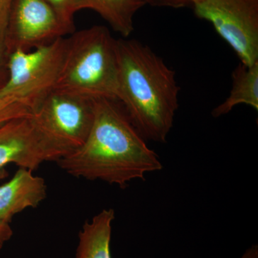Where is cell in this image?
Here are the masks:
<instances>
[{"label":"cell","mask_w":258,"mask_h":258,"mask_svg":"<svg viewBox=\"0 0 258 258\" xmlns=\"http://www.w3.org/2000/svg\"><path fill=\"white\" fill-rule=\"evenodd\" d=\"M84 9L92 10L126 38L134 31V18L145 6L141 0H83Z\"/></svg>","instance_id":"7c38bea8"},{"label":"cell","mask_w":258,"mask_h":258,"mask_svg":"<svg viewBox=\"0 0 258 258\" xmlns=\"http://www.w3.org/2000/svg\"><path fill=\"white\" fill-rule=\"evenodd\" d=\"M53 8L61 20L68 27L76 31L74 16L76 13L84 10L83 0H45Z\"/></svg>","instance_id":"5bb4252c"},{"label":"cell","mask_w":258,"mask_h":258,"mask_svg":"<svg viewBox=\"0 0 258 258\" xmlns=\"http://www.w3.org/2000/svg\"><path fill=\"white\" fill-rule=\"evenodd\" d=\"M66 49V37H61L32 50L10 52L8 78L0 93L26 101L34 111L55 88Z\"/></svg>","instance_id":"277c9868"},{"label":"cell","mask_w":258,"mask_h":258,"mask_svg":"<svg viewBox=\"0 0 258 258\" xmlns=\"http://www.w3.org/2000/svg\"><path fill=\"white\" fill-rule=\"evenodd\" d=\"M54 90L91 99L118 101L117 40L108 28L94 25L66 37L63 62Z\"/></svg>","instance_id":"3957f363"},{"label":"cell","mask_w":258,"mask_h":258,"mask_svg":"<svg viewBox=\"0 0 258 258\" xmlns=\"http://www.w3.org/2000/svg\"><path fill=\"white\" fill-rule=\"evenodd\" d=\"M13 230L10 223L0 222V249L3 248L5 242L11 238Z\"/></svg>","instance_id":"e0dca14e"},{"label":"cell","mask_w":258,"mask_h":258,"mask_svg":"<svg viewBox=\"0 0 258 258\" xmlns=\"http://www.w3.org/2000/svg\"><path fill=\"white\" fill-rule=\"evenodd\" d=\"M74 32L45 0H15L4 42L9 53L30 51Z\"/></svg>","instance_id":"ba28073f"},{"label":"cell","mask_w":258,"mask_h":258,"mask_svg":"<svg viewBox=\"0 0 258 258\" xmlns=\"http://www.w3.org/2000/svg\"><path fill=\"white\" fill-rule=\"evenodd\" d=\"M198 0H162L163 6L171 7V8H182V7L193 5Z\"/></svg>","instance_id":"ac0fdd59"},{"label":"cell","mask_w":258,"mask_h":258,"mask_svg":"<svg viewBox=\"0 0 258 258\" xmlns=\"http://www.w3.org/2000/svg\"><path fill=\"white\" fill-rule=\"evenodd\" d=\"M192 6L197 17L213 25L241 63L258 62V0H198Z\"/></svg>","instance_id":"5b68a950"},{"label":"cell","mask_w":258,"mask_h":258,"mask_svg":"<svg viewBox=\"0 0 258 258\" xmlns=\"http://www.w3.org/2000/svg\"><path fill=\"white\" fill-rule=\"evenodd\" d=\"M114 219V210L108 209L84 224L79 233L76 258H111L110 242Z\"/></svg>","instance_id":"30bf717a"},{"label":"cell","mask_w":258,"mask_h":258,"mask_svg":"<svg viewBox=\"0 0 258 258\" xmlns=\"http://www.w3.org/2000/svg\"><path fill=\"white\" fill-rule=\"evenodd\" d=\"M20 168L10 181L0 186V222L10 223L17 214L36 208L47 198L45 180Z\"/></svg>","instance_id":"9c48e42d"},{"label":"cell","mask_w":258,"mask_h":258,"mask_svg":"<svg viewBox=\"0 0 258 258\" xmlns=\"http://www.w3.org/2000/svg\"><path fill=\"white\" fill-rule=\"evenodd\" d=\"M146 5H149L151 6H163L162 0H141Z\"/></svg>","instance_id":"ffe728a7"},{"label":"cell","mask_w":258,"mask_h":258,"mask_svg":"<svg viewBox=\"0 0 258 258\" xmlns=\"http://www.w3.org/2000/svg\"><path fill=\"white\" fill-rule=\"evenodd\" d=\"M42 128L32 115L0 125V169L10 164L34 171L70 153Z\"/></svg>","instance_id":"52a82bcc"},{"label":"cell","mask_w":258,"mask_h":258,"mask_svg":"<svg viewBox=\"0 0 258 258\" xmlns=\"http://www.w3.org/2000/svg\"><path fill=\"white\" fill-rule=\"evenodd\" d=\"M240 258H258V247L257 245H252L249 247Z\"/></svg>","instance_id":"d6986e66"},{"label":"cell","mask_w":258,"mask_h":258,"mask_svg":"<svg viewBox=\"0 0 258 258\" xmlns=\"http://www.w3.org/2000/svg\"><path fill=\"white\" fill-rule=\"evenodd\" d=\"M230 96L212 111L217 118L227 114L237 105L246 104L258 110V62L247 66L240 63L232 72Z\"/></svg>","instance_id":"8fae6325"},{"label":"cell","mask_w":258,"mask_h":258,"mask_svg":"<svg viewBox=\"0 0 258 258\" xmlns=\"http://www.w3.org/2000/svg\"><path fill=\"white\" fill-rule=\"evenodd\" d=\"M15 0H0V42L4 41L5 33Z\"/></svg>","instance_id":"9a60e30c"},{"label":"cell","mask_w":258,"mask_h":258,"mask_svg":"<svg viewBox=\"0 0 258 258\" xmlns=\"http://www.w3.org/2000/svg\"><path fill=\"white\" fill-rule=\"evenodd\" d=\"M9 54L4 41L0 42V89L4 86L8 80Z\"/></svg>","instance_id":"2e32d148"},{"label":"cell","mask_w":258,"mask_h":258,"mask_svg":"<svg viewBox=\"0 0 258 258\" xmlns=\"http://www.w3.org/2000/svg\"><path fill=\"white\" fill-rule=\"evenodd\" d=\"M94 118L86 142L56 163L70 175L124 188L134 180L161 171L157 153L136 128L121 103L95 98Z\"/></svg>","instance_id":"6da1fadb"},{"label":"cell","mask_w":258,"mask_h":258,"mask_svg":"<svg viewBox=\"0 0 258 258\" xmlns=\"http://www.w3.org/2000/svg\"><path fill=\"white\" fill-rule=\"evenodd\" d=\"M121 103L147 141L165 143L179 107L174 71L147 45L117 40Z\"/></svg>","instance_id":"7a4b0ae2"},{"label":"cell","mask_w":258,"mask_h":258,"mask_svg":"<svg viewBox=\"0 0 258 258\" xmlns=\"http://www.w3.org/2000/svg\"><path fill=\"white\" fill-rule=\"evenodd\" d=\"M32 116L71 152L84 144L91 131L93 100L53 90L37 105Z\"/></svg>","instance_id":"8992f818"},{"label":"cell","mask_w":258,"mask_h":258,"mask_svg":"<svg viewBox=\"0 0 258 258\" xmlns=\"http://www.w3.org/2000/svg\"><path fill=\"white\" fill-rule=\"evenodd\" d=\"M33 110L28 103L0 93V125L23 117L30 116Z\"/></svg>","instance_id":"4fadbf2b"}]
</instances>
